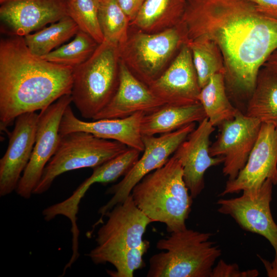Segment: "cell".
<instances>
[{"label": "cell", "instance_id": "obj_16", "mask_svg": "<svg viewBox=\"0 0 277 277\" xmlns=\"http://www.w3.org/2000/svg\"><path fill=\"white\" fill-rule=\"evenodd\" d=\"M38 114L27 112L16 117L8 148L0 160V196L16 190L35 144Z\"/></svg>", "mask_w": 277, "mask_h": 277}, {"label": "cell", "instance_id": "obj_9", "mask_svg": "<svg viewBox=\"0 0 277 277\" xmlns=\"http://www.w3.org/2000/svg\"><path fill=\"white\" fill-rule=\"evenodd\" d=\"M195 128V124L193 123L158 136L142 135L144 145L142 156L120 182L107 190V193L113 196L99 209L98 212L101 217L97 223L108 211L123 202L145 175L163 166Z\"/></svg>", "mask_w": 277, "mask_h": 277}, {"label": "cell", "instance_id": "obj_7", "mask_svg": "<svg viewBox=\"0 0 277 277\" xmlns=\"http://www.w3.org/2000/svg\"><path fill=\"white\" fill-rule=\"evenodd\" d=\"M60 136L57 149L46 166L33 194L47 191L54 180L63 173L81 168H94L128 148L119 142L86 132H73Z\"/></svg>", "mask_w": 277, "mask_h": 277}, {"label": "cell", "instance_id": "obj_11", "mask_svg": "<svg viewBox=\"0 0 277 277\" xmlns=\"http://www.w3.org/2000/svg\"><path fill=\"white\" fill-rule=\"evenodd\" d=\"M273 185L267 179L258 188L245 190L238 197L220 199L216 204L219 212L230 215L243 229L266 239L277 257V224L270 209Z\"/></svg>", "mask_w": 277, "mask_h": 277}, {"label": "cell", "instance_id": "obj_33", "mask_svg": "<svg viewBox=\"0 0 277 277\" xmlns=\"http://www.w3.org/2000/svg\"><path fill=\"white\" fill-rule=\"evenodd\" d=\"M131 22L135 17L145 0H116Z\"/></svg>", "mask_w": 277, "mask_h": 277}, {"label": "cell", "instance_id": "obj_1", "mask_svg": "<svg viewBox=\"0 0 277 277\" xmlns=\"http://www.w3.org/2000/svg\"><path fill=\"white\" fill-rule=\"evenodd\" d=\"M182 22L188 40L205 37L217 44L226 87L249 99L260 68L277 49V19L248 0H187Z\"/></svg>", "mask_w": 277, "mask_h": 277}, {"label": "cell", "instance_id": "obj_21", "mask_svg": "<svg viewBox=\"0 0 277 277\" xmlns=\"http://www.w3.org/2000/svg\"><path fill=\"white\" fill-rule=\"evenodd\" d=\"M206 117L200 102L181 106L165 104L154 112L144 115L141 133L146 135L170 133L191 123H200Z\"/></svg>", "mask_w": 277, "mask_h": 277}, {"label": "cell", "instance_id": "obj_22", "mask_svg": "<svg viewBox=\"0 0 277 277\" xmlns=\"http://www.w3.org/2000/svg\"><path fill=\"white\" fill-rule=\"evenodd\" d=\"M186 3L187 0H145L130 25L148 33L172 28L182 22Z\"/></svg>", "mask_w": 277, "mask_h": 277}, {"label": "cell", "instance_id": "obj_3", "mask_svg": "<svg viewBox=\"0 0 277 277\" xmlns=\"http://www.w3.org/2000/svg\"><path fill=\"white\" fill-rule=\"evenodd\" d=\"M131 194L137 207L153 222L165 224L168 232L187 228L193 198L185 183L182 164L174 156L145 175Z\"/></svg>", "mask_w": 277, "mask_h": 277}, {"label": "cell", "instance_id": "obj_23", "mask_svg": "<svg viewBox=\"0 0 277 277\" xmlns=\"http://www.w3.org/2000/svg\"><path fill=\"white\" fill-rule=\"evenodd\" d=\"M246 115L277 125V75L262 66L248 99Z\"/></svg>", "mask_w": 277, "mask_h": 277}, {"label": "cell", "instance_id": "obj_24", "mask_svg": "<svg viewBox=\"0 0 277 277\" xmlns=\"http://www.w3.org/2000/svg\"><path fill=\"white\" fill-rule=\"evenodd\" d=\"M226 90L225 72H221L211 76L199 95V102L214 127L233 119L240 110L229 101Z\"/></svg>", "mask_w": 277, "mask_h": 277}, {"label": "cell", "instance_id": "obj_19", "mask_svg": "<svg viewBox=\"0 0 277 277\" xmlns=\"http://www.w3.org/2000/svg\"><path fill=\"white\" fill-rule=\"evenodd\" d=\"M165 104L120 60L117 90L109 104L93 120L123 118L137 112L147 114Z\"/></svg>", "mask_w": 277, "mask_h": 277}, {"label": "cell", "instance_id": "obj_12", "mask_svg": "<svg viewBox=\"0 0 277 277\" xmlns=\"http://www.w3.org/2000/svg\"><path fill=\"white\" fill-rule=\"evenodd\" d=\"M261 124L239 110L233 119L219 126V133L210 146L209 153L212 157H224L222 171L228 181L235 179L246 165Z\"/></svg>", "mask_w": 277, "mask_h": 277}, {"label": "cell", "instance_id": "obj_10", "mask_svg": "<svg viewBox=\"0 0 277 277\" xmlns=\"http://www.w3.org/2000/svg\"><path fill=\"white\" fill-rule=\"evenodd\" d=\"M71 102V94L64 95L38 114L31 157L16 189L17 194L22 197L28 199L31 196L46 166L55 153L60 140L61 119L65 110Z\"/></svg>", "mask_w": 277, "mask_h": 277}, {"label": "cell", "instance_id": "obj_17", "mask_svg": "<svg viewBox=\"0 0 277 277\" xmlns=\"http://www.w3.org/2000/svg\"><path fill=\"white\" fill-rule=\"evenodd\" d=\"M214 130L215 127L206 117L173 154L182 164L184 180L193 199L196 198L205 187L206 170L224 161L223 156L212 157L209 153L210 137Z\"/></svg>", "mask_w": 277, "mask_h": 277}, {"label": "cell", "instance_id": "obj_27", "mask_svg": "<svg viewBox=\"0 0 277 277\" xmlns=\"http://www.w3.org/2000/svg\"><path fill=\"white\" fill-rule=\"evenodd\" d=\"M98 16L104 41L118 47L127 41L130 21L116 0H100Z\"/></svg>", "mask_w": 277, "mask_h": 277}, {"label": "cell", "instance_id": "obj_25", "mask_svg": "<svg viewBox=\"0 0 277 277\" xmlns=\"http://www.w3.org/2000/svg\"><path fill=\"white\" fill-rule=\"evenodd\" d=\"M79 30L75 22L67 16L38 31L26 35L24 38L30 51L42 57L75 35Z\"/></svg>", "mask_w": 277, "mask_h": 277}, {"label": "cell", "instance_id": "obj_5", "mask_svg": "<svg viewBox=\"0 0 277 277\" xmlns=\"http://www.w3.org/2000/svg\"><path fill=\"white\" fill-rule=\"evenodd\" d=\"M120 60L118 47L104 41L86 61L74 68L72 102L83 117L93 119L113 97Z\"/></svg>", "mask_w": 277, "mask_h": 277}, {"label": "cell", "instance_id": "obj_4", "mask_svg": "<svg viewBox=\"0 0 277 277\" xmlns=\"http://www.w3.org/2000/svg\"><path fill=\"white\" fill-rule=\"evenodd\" d=\"M156 243L163 251L149 259L147 277H210L222 254L212 234L187 228L172 232Z\"/></svg>", "mask_w": 277, "mask_h": 277}, {"label": "cell", "instance_id": "obj_14", "mask_svg": "<svg viewBox=\"0 0 277 277\" xmlns=\"http://www.w3.org/2000/svg\"><path fill=\"white\" fill-rule=\"evenodd\" d=\"M67 0H7L1 5V32L24 37L68 16Z\"/></svg>", "mask_w": 277, "mask_h": 277}, {"label": "cell", "instance_id": "obj_34", "mask_svg": "<svg viewBox=\"0 0 277 277\" xmlns=\"http://www.w3.org/2000/svg\"><path fill=\"white\" fill-rule=\"evenodd\" d=\"M266 271L268 276L277 277V258H274L273 261L271 262L264 259L259 255H258Z\"/></svg>", "mask_w": 277, "mask_h": 277}, {"label": "cell", "instance_id": "obj_36", "mask_svg": "<svg viewBox=\"0 0 277 277\" xmlns=\"http://www.w3.org/2000/svg\"><path fill=\"white\" fill-rule=\"evenodd\" d=\"M7 0H0L1 5L6 2Z\"/></svg>", "mask_w": 277, "mask_h": 277}, {"label": "cell", "instance_id": "obj_31", "mask_svg": "<svg viewBox=\"0 0 277 277\" xmlns=\"http://www.w3.org/2000/svg\"><path fill=\"white\" fill-rule=\"evenodd\" d=\"M259 274L256 269L241 271L237 264H228L220 260L213 268L210 277H256Z\"/></svg>", "mask_w": 277, "mask_h": 277}, {"label": "cell", "instance_id": "obj_26", "mask_svg": "<svg viewBox=\"0 0 277 277\" xmlns=\"http://www.w3.org/2000/svg\"><path fill=\"white\" fill-rule=\"evenodd\" d=\"M200 87L202 89L216 73L224 72L222 53L212 40L205 37L188 40Z\"/></svg>", "mask_w": 277, "mask_h": 277}, {"label": "cell", "instance_id": "obj_6", "mask_svg": "<svg viewBox=\"0 0 277 277\" xmlns=\"http://www.w3.org/2000/svg\"><path fill=\"white\" fill-rule=\"evenodd\" d=\"M187 41L186 29L182 22L155 33L137 29L118 47L120 58L148 86L164 72L175 53Z\"/></svg>", "mask_w": 277, "mask_h": 277}, {"label": "cell", "instance_id": "obj_35", "mask_svg": "<svg viewBox=\"0 0 277 277\" xmlns=\"http://www.w3.org/2000/svg\"><path fill=\"white\" fill-rule=\"evenodd\" d=\"M263 66L277 75V49L268 56Z\"/></svg>", "mask_w": 277, "mask_h": 277}, {"label": "cell", "instance_id": "obj_32", "mask_svg": "<svg viewBox=\"0 0 277 277\" xmlns=\"http://www.w3.org/2000/svg\"><path fill=\"white\" fill-rule=\"evenodd\" d=\"M265 16L277 19V0H248Z\"/></svg>", "mask_w": 277, "mask_h": 277}, {"label": "cell", "instance_id": "obj_13", "mask_svg": "<svg viewBox=\"0 0 277 277\" xmlns=\"http://www.w3.org/2000/svg\"><path fill=\"white\" fill-rule=\"evenodd\" d=\"M267 179L277 184V125L262 123L246 165L235 179L226 182L219 195L258 188Z\"/></svg>", "mask_w": 277, "mask_h": 277}, {"label": "cell", "instance_id": "obj_29", "mask_svg": "<svg viewBox=\"0 0 277 277\" xmlns=\"http://www.w3.org/2000/svg\"><path fill=\"white\" fill-rule=\"evenodd\" d=\"M100 0H67V12L80 30L92 37L98 44L104 36L98 21Z\"/></svg>", "mask_w": 277, "mask_h": 277}, {"label": "cell", "instance_id": "obj_28", "mask_svg": "<svg viewBox=\"0 0 277 277\" xmlns=\"http://www.w3.org/2000/svg\"><path fill=\"white\" fill-rule=\"evenodd\" d=\"M98 45L92 37L79 30L70 43L41 57L50 62L74 68L86 61Z\"/></svg>", "mask_w": 277, "mask_h": 277}, {"label": "cell", "instance_id": "obj_18", "mask_svg": "<svg viewBox=\"0 0 277 277\" xmlns=\"http://www.w3.org/2000/svg\"><path fill=\"white\" fill-rule=\"evenodd\" d=\"M145 114L137 112L123 118H105L85 122L75 116L69 105L63 114L59 133L63 135L73 132H86L98 137L119 142L128 147L143 152L144 145L141 127Z\"/></svg>", "mask_w": 277, "mask_h": 277}, {"label": "cell", "instance_id": "obj_2", "mask_svg": "<svg viewBox=\"0 0 277 277\" xmlns=\"http://www.w3.org/2000/svg\"><path fill=\"white\" fill-rule=\"evenodd\" d=\"M74 68L33 54L24 37L0 41V128L5 130L19 115L42 110L71 94Z\"/></svg>", "mask_w": 277, "mask_h": 277}, {"label": "cell", "instance_id": "obj_20", "mask_svg": "<svg viewBox=\"0 0 277 277\" xmlns=\"http://www.w3.org/2000/svg\"><path fill=\"white\" fill-rule=\"evenodd\" d=\"M139 150L128 147L125 151L93 168L92 174L85 180L66 200L57 204V209L63 215L70 220L77 218L78 206L87 191L93 184H106L124 176L140 158Z\"/></svg>", "mask_w": 277, "mask_h": 277}, {"label": "cell", "instance_id": "obj_8", "mask_svg": "<svg viewBox=\"0 0 277 277\" xmlns=\"http://www.w3.org/2000/svg\"><path fill=\"white\" fill-rule=\"evenodd\" d=\"M105 216L108 219L97 231L96 246L87 255L95 264L113 265L144 243L143 235L153 221L137 207L131 194Z\"/></svg>", "mask_w": 277, "mask_h": 277}, {"label": "cell", "instance_id": "obj_30", "mask_svg": "<svg viewBox=\"0 0 277 277\" xmlns=\"http://www.w3.org/2000/svg\"><path fill=\"white\" fill-rule=\"evenodd\" d=\"M149 246V242L145 240L142 245L132 249L127 255L116 261L113 265L115 270H107L108 274L112 277L133 276L136 270L144 267L143 256Z\"/></svg>", "mask_w": 277, "mask_h": 277}, {"label": "cell", "instance_id": "obj_15", "mask_svg": "<svg viewBox=\"0 0 277 277\" xmlns=\"http://www.w3.org/2000/svg\"><path fill=\"white\" fill-rule=\"evenodd\" d=\"M148 87L165 104L181 106L199 103L201 89L187 43L181 47L171 64Z\"/></svg>", "mask_w": 277, "mask_h": 277}]
</instances>
